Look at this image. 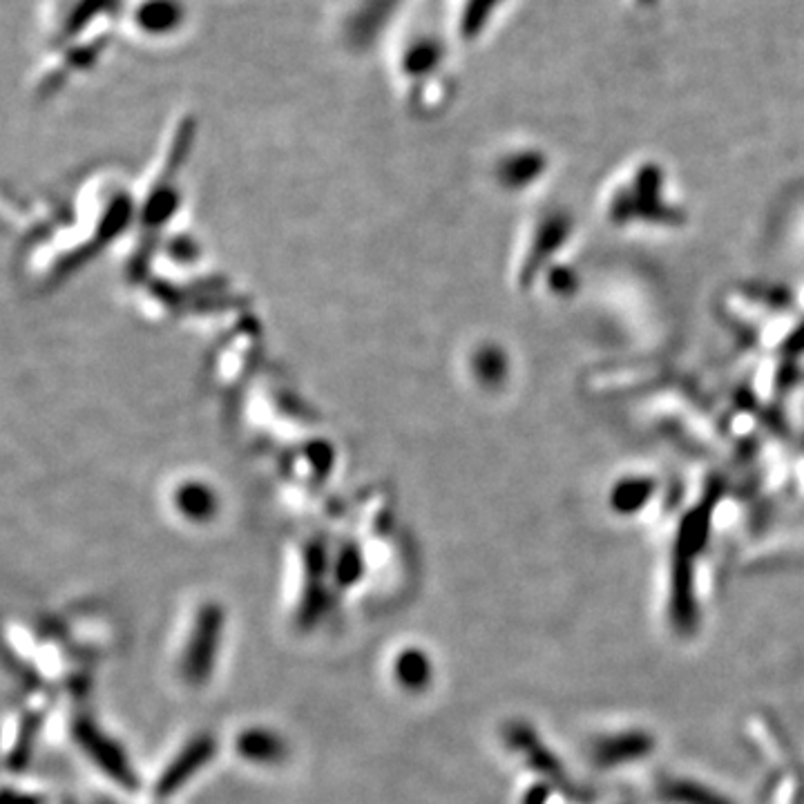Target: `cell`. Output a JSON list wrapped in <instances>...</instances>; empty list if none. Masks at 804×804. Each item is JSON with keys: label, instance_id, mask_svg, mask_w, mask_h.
<instances>
[{"label": "cell", "instance_id": "cell-1", "mask_svg": "<svg viewBox=\"0 0 804 804\" xmlns=\"http://www.w3.org/2000/svg\"><path fill=\"white\" fill-rule=\"evenodd\" d=\"M224 615L219 606H204L195 621V630L190 635L186 655H184V673L193 684L206 682L219 648V637H222Z\"/></svg>", "mask_w": 804, "mask_h": 804}, {"label": "cell", "instance_id": "cell-2", "mask_svg": "<svg viewBox=\"0 0 804 804\" xmlns=\"http://www.w3.org/2000/svg\"><path fill=\"white\" fill-rule=\"evenodd\" d=\"M210 753H213V744H210L208 737H199L193 744H188L186 749L170 762L164 778H159L157 784L159 796H170V793H175L190 775L199 771V767H204L206 760L210 758Z\"/></svg>", "mask_w": 804, "mask_h": 804}, {"label": "cell", "instance_id": "cell-3", "mask_svg": "<svg viewBox=\"0 0 804 804\" xmlns=\"http://www.w3.org/2000/svg\"><path fill=\"white\" fill-rule=\"evenodd\" d=\"M79 742L94 760H97L105 771H110L117 780H130L128 762L121 751L114 746L108 737H103L92 724H83L79 729Z\"/></svg>", "mask_w": 804, "mask_h": 804}, {"label": "cell", "instance_id": "cell-4", "mask_svg": "<svg viewBox=\"0 0 804 804\" xmlns=\"http://www.w3.org/2000/svg\"><path fill=\"white\" fill-rule=\"evenodd\" d=\"M239 751H242L246 758L251 760H273L277 753H280V744L273 735L253 731L246 733L242 740H239Z\"/></svg>", "mask_w": 804, "mask_h": 804}, {"label": "cell", "instance_id": "cell-5", "mask_svg": "<svg viewBox=\"0 0 804 804\" xmlns=\"http://www.w3.org/2000/svg\"><path fill=\"white\" fill-rule=\"evenodd\" d=\"M398 675L400 682H405L407 686H418L420 682H425L427 675V664L425 659L418 653H405L398 659Z\"/></svg>", "mask_w": 804, "mask_h": 804}]
</instances>
